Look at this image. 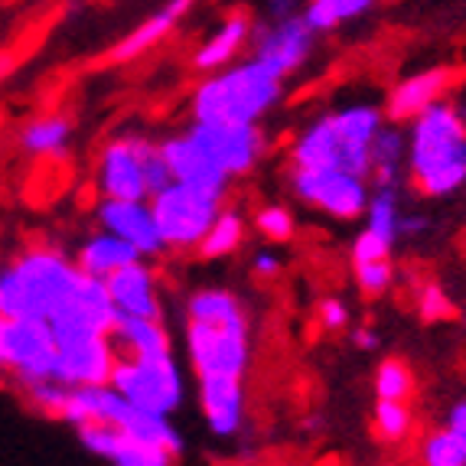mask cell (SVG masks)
<instances>
[{"mask_svg":"<svg viewBox=\"0 0 466 466\" xmlns=\"http://www.w3.org/2000/svg\"><path fill=\"white\" fill-rule=\"evenodd\" d=\"M408 167L424 196H451L466 183V125L451 105L434 101L414 117Z\"/></svg>","mask_w":466,"mask_h":466,"instance_id":"6da1fadb","label":"cell"},{"mask_svg":"<svg viewBox=\"0 0 466 466\" xmlns=\"http://www.w3.org/2000/svg\"><path fill=\"white\" fill-rule=\"evenodd\" d=\"M78 278L82 268H72L59 251L30 248L10 268H0V313L46 319L76 294Z\"/></svg>","mask_w":466,"mask_h":466,"instance_id":"7a4b0ae2","label":"cell"},{"mask_svg":"<svg viewBox=\"0 0 466 466\" xmlns=\"http://www.w3.org/2000/svg\"><path fill=\"white\" fill-rule=\"evenodd\" d=\"M280 76L265 59L232 66L222 76L202 82L193 95L196 121H258L280 98Z\"/></svg>","mask_w":466,"mask_h":466,"instance_id":"3957f363","label":"cell"},{"mask_svg":"<svg viewBox=\"0 0 466 466\" xmlns=\"http://www.w3.org/2000/svg\"><path fill=\"white\" fill-rule=\"evenodd\" d=\"M187 352L196 375H245L251 359V336L245 310L222 319L189 317Z\"/></svg>","mask_w":466,"mask_h":466,"instance_id":"277c9868","label":"cell"},{"mask_svg":"<svg viewBox=\"0 0 466 466\" xmlns=\"http://www.w3.org/2000/svg\"><path fill=\"white\" fill-rule=\"evenodd\" d=\"M222 196H212L199 187L170 179L164 189L150 196V212H154L157 232L170 248H196L202 235L218 216Z\"/></svg>","mask_w":466,"mask_h":466,"instance_id":"5b68a950","label":"cell"},{"mask_svg":"<svg viewBox=\"0 0 466 466\" xmlns=\"http://www.w3.org/2000/svg\"><path fill=\"white\" fill-rule=\"evenodd\" d=\"M111 385L131 404L154 414H170L183 398V379L170 352L164 356H121L111 369Z\"/></svg>","mask_w":466,"mask_h":466,"instance_id":"8992f818","label":"cell"},{"mask_svg":"<svg viewBox=\"0 0 466 466\" xmlns=\"http://www.w3.org/2000/svg\"><path fill=\"white\" fill-rule=\"evenodd\" d=\"M56 336L43 317H4L0 313V369L30 381L56 375Z\"/></svg>","mask_w":466,"mask_h":466,"instance_id":"52a82bcc","label":"cell"},{"mask_svg":"<svg viewBox=\"0 0 466 466\" xmlns=\"http://www.w3.org/2000/svg\"><path fill=\"white\" fill-rule=\"evenodd\" d=\"M290 183L303 202H310L342 222L359 218L369 206L366 177L339 170V167H294Z\"/></svg>","mask_w":466,"mask_h":466,"instance_id":"ba28073f","label":"cell"},{"mask_svg":"<svg viewBox=\"0 0 466 466\" xmlns=\"http://www.w3.org/2000/svg\"><path fill=\"white\" fill-rule=\"evenodd\" d=\"M49 327H53L56 342L88 339V336H111L115 323V303L105 288V278L86 274L78 278V288L63 307L49 313Z\"/></svg>","mask_w":466,"mask_h":466,"instance_id":"9c48e42d","label":"cell"},{"mask_svg":"<svg viewBox=\"0 0 466 466\" xmlns=\"http://www.w3.org/2000/svg\"><path fill=\"white\" fill-rule=\"evenodd\" d=\"M150 140L144 137H115L105 144L98 164L101 193L108 199H147V154Z\"/></svg>","mask_w":466,"mask_h":466,"instance_id":"30bf717a","label":"cell"},{"mask_svg":"<svg viewBox=\"0 0 466 466\" xmlns=\"http://www.w3.org/2000/svg\"><path fill=\"white\" fill-rule=\"evenodd\" d=\"M189 134L216 157L228 177L248 173L265 147L255 121H196Z\"/></svg>","mask_w":466,"mask_h":466,"instance_id":"8fae6325","label":"cell"},{"mask_svg":"<svg viewBox=\"0 0 466 466\" xmlns=\"http://www.w3.org/2000/svg\"><path fill=\"white\" fill-rule=\"evenodd\" d=\"M59 356H56V381H63L69 389L78 385H105L111 381L115 369V342L111 336H88V339L56 342Z\"/></svg>","mask_w":466,"mask_h":466,"instance_id":"7c38bea8","label":"cell"},{"mask_svg":"<svg viewBox=\"0 0 466 466\" xmlns=\"http://www.w3.org/2000/svg\"><path fill=\"white\" fill-rule=\"evenodd\" d=\"M160 154H164L167 167H170V177L179 183H189V187H199L212 196H226L228 173L218 167V160L202 147L193 134H179L160 144Z\"/></svg>","mask_w":466,"mask_h":466,"instance_id":"4fadbf2b","label":"cell"},{"mask_svg":"<svg viewBox=\"0 0 466 466\" xmlns=\"http://www.w3.org/2000/svg\"><path fill=\"white\" fill-rule=\"evenodd\" d=\"M313 46V30L303 16H280L274 26L255 33V56L265 59L271 69H278L280 76H290L297 66L310 56Z\"/></svg>","mask_w":466,"mask_h":466,"instance_id":"5bb4252c","label":"cell"},{"mask_svg":"<svg viewBox=\"0 0 466 466\" xmlns=\"http://www.w3.org/2000/svg\"><path fill=\"white\" fill-rule=\"evenodd\" d=\"M101 228L105 232H115L117 238L131 241L140 255H157L164 248V238L157 232L154 212L144 199H108L101 202L98 209Z\"/></svg>","mask_w":466,"mask_h":466,"instance_id":"9a60e30c","label":"cell"},{"mask_svg":"<svg viewBox=\"0 0 466 466\" xmlns=\"http://www.w3.org/2000/svg\"><path fill=\"white\" fill-rule=\"evenodd\" d=\"M199 398L212 434L232 437L241 428V414H245L241 375H199Z\"/></svg>","mask_w":466,"mask_h":466,"instance_id":"2e32d148","label":"cell"},{"mask_svg":"<svg viewBox=\"0 0 466 466\" xmlns=\"http://www.w3.org/2000/svg\"><path fill=\"white\" fill-rule=\"evenodd\" d=\"M105 288L111 294L117 313H134V317H154L160 319V300H157L154 274L144 261H131V265L117 268L115 274L105 278Z\"/></svg>","mask_w":466,"mask_h":466,"instance_id":"e0dca14e","label":"cell"},{"mask_svg":"<svg viewBox=\"0 0 466 466\" xmlns=\"http://www.w3.org/2000/svg\"><path fill=\"white\" fill-rule=\"evenodd\" d=\"M451 78H453L451 69H424L418 76L401 78L389 92L385 115L391 121H414L420 111H428L434 101H441V95L451 88Z\"/></svg>","mask_w":466,"mask_h":466,"instance_id":"ac0fdd59","label":"cell"},{"mask_svg":"<svg viewBox=\"0 0 466 466\" xmlns=\"http://www.w3.org/2000/svg\"><path fill=\"white\" fill-rule=\"evenodd\" d=\"M189 7H193V0H167L164 7L157 10L150 20H144V24H140L131 36H125L108 56H105V63H115V66L117 63H131V59H137L140 53L154 49L157 43H160V39H167V33H170L173 26L187 16Z\"/></svg>","mask_w":466,"mask_h":466,"instance_id":"d6986e66","label":"cell"},{"mask_svg":"<svg viewBox=\"0 0 466 466\" xmlns=\"http://www.w3.org/2000/svg\"><path fill=\"white\" fill-rule=\"evenodd\" d=\"M111 342L121 346L127 356H164V352H170V336L164 333L160 319L134 317V313H117L115 310Z\"/></svg>","mask_w":466,"mask_h":466,"instance_id":"ffe728a7","label":"cell"},{"mask_svg":"<svg viewBox=\"0 0 466 466\" xmlns=\"http://www.w3.org/2000/svg\"><path fill=\"white\" fill-rule=\"evenodd\" d=\"M137 258H144V255L134 248L131 241L117 238L115 232H98L82 245V251H78V268L86 274H95V278H108L117 268L131 265Z\"/></svg>","mask_w":466,"mask_h":466,"instance_id":"44dd1931","label":"cell"},{"mask_svg":"<svg viewBox=\"0 0 466 466\" xmlns=\"http://www.w3.org/2000/svg\"><path fill=\"white\" fill-rule=\"evenodd\" d=\"M248 33H251L248 16H241V14L228 16L226 24L218 26V30L199 46V53L193 56V66H196V69H202V72L226 66L228 59H235V56H238V49L245 46Z\"/></svg>","mask_w":466,"mask_h":466,"instance_id":"7402d4cb","label":"cell"},{"mask_svg":"<svg viewBox=\"0 0 466 466\" xmlns=\"http://www.w3.org/2000/svg\"><path fill=\"white\" fill-rule=\"evenodd\" d=\"M336 154H339V137H336L333 115H323L297 137L290 160L294 167H336Z\"/></svg>","mask_w":466,"mask_h":466,"instance_id":"603a6c76","label":"cell"},{"mask_svg":"<svg viewBox=\"0 0 466 466\" xmlns=\"http://www.w3.org/2000/svg\"><path fill=\"white\" fill-rule=\"evenodd\" d=\"M369 177L375 179V189L379 187H395L398 170L404 164V137L395 127H379V134L369 144Z\"/></svg>","mask_w":466,"mask_h":466,"instance_id":"cb8c5ba5","label":"cell"},{"mask_svg":"<svg viewBox=\"0 0 466 466\" xmlns=\"http://www.w3.org/2000/svg\"><path fill=\"white\" fill-rule=\"evenodd\" d=\"M245 238V222L235 209H218L216 222L209 226V232L202 235V241L196 245L202 258H226Z\"/></svg>","mask_w":466,"mask_h":466,"instance_id":"d4e9b609","label":"cell"},{"mask_svg":"<svg viewBox=\"0 0 466 466\" xmlns=\"http://www.w3.org/2000/svg\"><path fill=\"white\" fill-rule=\"evenodd\" d=\"M372 4L375 0H310L303 20L310 24L313 33H327L333 26L346 24V20H356L366 10H372Z\"/></svg>","mask_w":466,"mask_h":466,"instance_id":"484cf974","label":"cell"},{"mask_svg":"<svg viewBox=\"0 0 466 466\" xmlns=\"http://www.w3.org/2000/svg\"><path fill=\"white\" fill-rule=\"evenodd\" d=\"M72 134V121L66 115H49L33 121L24 131V147L30 154H59Z\"/></svg>","mask_w":466,"mask_h":466,"instance_id":"4316f807","label":"cell"},{"mask_svg":"<svg viewBox=\"0 0 466 466\" xmlns=\"http://www.w3.org/2000/svg\"><path fill=\"white\" fill-rule=\"evenodd\" d=\"M366 216H369V226L375 235L395 245L398 241V226H401V209H398V196L395 187H379V193L369 196V206H366Z\"/></svg>","mask_w":466,"mask_h":466,"instance_id":"83f0119b","label":"cell"},{"mask_svg":"<svg viewBox=\"0 0 466 466\" xmlns=\"http://www.w3.org/2000/svg\"><path fill=\"white\" fill-rule=\"evenodd\" d=\"M420 463L428 466H466V441L453 428L434 431L420 443Z\"/></svg>","mask_w":466,"mask_h":466,"instance_id":"f1b7e54d","label":"cell"},{"mask_svg":"<svg viewBox=\"0 0 466 466\" xmlns=\"http://www.w3.org/2000/svg\"><path fill=\"white\" fill-rule=\"evenodd\" d=\"M375 431H379L381 441L401 443L404 437L411 434V411H408V404L379 398V404H375Z\"/></svg>","mask_w":466,"mask_h":466,"instance_id":"f546056e","label":"cell"},{"mask_svg":"<svg viewBox=\"0 0 466 466\" xmlns=\"http://www.w3.org/2000/svg\"><path fill=\"white\" fill-rule=\"evenodd\" d=\"M414 391V379L408 372L404 362L398 359H385L375 372V395L379 398H389V401H408Z\"/></svg>","mask_w":466,"mask_h":466,"instance_id":"4dcf8cb0","label":"cell"},{"mask_svg":"<svg viewBox=\"0 0 466 466\" xmlns=\"http://www.w3.org/2000/svg\"><path fill=\"white\" fill-rule=\"evenodd\" d=\"M356 284L359 290L366 297H379L389 290L391 278H395V271H391V261L389 258H375V261H356Z\"/></svg>","mask_w":466,"mask_h":466,"instance_id":"1f68e13d","label":"cell"},{"mask_svg":"<svg viewBox=\"0 0 466 466\" xmlns=\"http://www.w3.org/2000/svg\"><path fill=\"white\" fill-rule=\"evenodd\" d=\"M255 226H258V232L265 235V238L290 241V235H294V216H290L284 206H265V209L258 212Z\"/></svg>","mask_w":466,"mask_h":466,"instance_id":"d6a6232c","label":"cell"},{"mask_svg":"<svg viewBox=\"0 0 466 466\" xmlns=\"http://www.w3.org/2000/svg\"><path fill=\"white\" fill-rule=\"evenodd\" d=\"M418 310H420V317H424V323H437V319L451 317V300H447V294H443L437 284H428V288L420 290Z\"/></svg>","mask_w":466,"mask_h":466,"instance_id":"836d02e7","label":"cell"},{"mask_svg":"<svg viewBox=\"0 0 466 466\" xmlns=\"http://www.w3.org/2000/svg\"><path fill=\"white\" fill-rule=\"evenodd\" d=\"M391 255V245L381 235H375L372 228H362L352 245V265L356 261H375V258H389Z\"/></svg>","mask_w":466,"mask_h":466,"instance_id":"e575fe53","label":"cell"},{"mask_svg":"<svg viewBox=\"0 0 466 466\" xmlns=\"http://www.w3.org/2000/svg\"><path fill=\"white\" fill-rule=\"evenodd\" d=\"M346 323H350V310H346V303L336 300V297H329V300L319 303V327L327 329V333H339V329H346Z\"/></svg>","mask_w":466,"mask_h":466,"instance_id":"d590c367","label":"cell"},{"mask_svg":"<svg viewBox=\"0 0 466 466\" xmlns=\"http://www.w3.org/2000/svg\"><path fill=\"white\" fill-rule=\"evenodd\" d=\"M280 261L278 255H271V251H258L255 255V274L258 278H271V274H278Z\"/></svg>","mask_w":466,"mask_h":466,"instance_id":"8d00e7d4","label":"cell"},{"mask_svg":"<svg viewBox=\"0 0 466 466\" xmlns=\"http://www.w3.org/2000/svg\"><path fill=\"white\" fill-rule=\"evenodd\" d=\"M447 428H453L460 437L466 441V401H460V404H453L451 408V418H447Z\"/></svg>","mask_w":466,"mask_h":466,"instance_id":"74e56055","label":"cell"},{"mask_svg":"<svg viewBox=\"0 0 466 466\" xmlns=\"http://www.w3.org/2000/svg\"><path fill=\"white\" fill-rule=\"evenodd\" d=\"M352 339H356L359 350H375V346H379V333H375V329H369V327H359Z\"/></svg>","mask_w":466,"mask_h":466,"instance_id":"f35d334b","label":"cell"},{"mask_svg":"<svg viewBox=\"0 0 466 466\" xmlns=\"http://www.w3.org/2000/svg\"><path fill=\"white\" fill-rule=\"evenodd\" d=\"M0 69H4V63H0Z\"/></svg>","mask_w":466,"mask_h":466,"instance_id":"ab89813d","label":"cell"}]
</instances>
